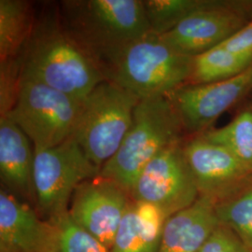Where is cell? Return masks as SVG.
<instances>
[{"instance_id": "obj_1", "label": "cell", "mask_w": 252, "mask_h": 252, "mask_svg": "<svg viewBox=\"0 0 252 252\" xmlns=\"http://www.w3.org/2000/svg\"><path fill=\"white\" fill-rule=\"evenodd\" d=\"M21 80L83 100L107 81L99 66L63 29L59 17L38 21L20 57Z\"/></svg>"}, {"instance_id": "obj_2", "label": "cell", "mask_w": 252, "mask_h": 252, "mask_svg": "<svg viewBox=\"0 0 252 252\" xmlns=\"http://www.w3.org/2000/svg\"><path fill=\"white\" fill-rule=\"evenodd\" d=\"M58 17L101 71L126 46L152 32L140 0H67Z\"/></svg>"}, {"instance_id": "obj_3", "label": "cell", "mask_w": 252, "mask_h": 252, "mask_svg": "<svg viewBox=\"0 0 252 252\" xmlns=\"http://www.w3.org/2000/svg\"><path fill=\"white\" fill-rule=\"evenodd\" d=\"M193 57L181 54L150 32L116 54L102 69L107 81L139 99L166 96L188 84Z\"/></svg>"}, {"instance_id": "obj_4", "label": "cell", "mask_w": 252, "mask_h": 252, "mask_svg": "<svg viewBox=\"0 0 252 252\" xmlns=\"http://www.w3.org/2000/svg\"><path fill=\"white\" fill-rule=\"evenodd\" d=\"M183 133L180 119L166 96L139 100L132 126L117 153L101 167L100 176L130 193L146 165L166 148L180 143Z\"/></svg>"}, {"instance_id": "obj_5", "label": "cell", "mask_w": 252, "mask_h": 252, "mask_svg": "<svg viewBox=\"0 0 252 252\" xmlns=\"http://www.w3.org/2000/svg\"><path fill=\"white\" fill-rule=\"evenodd\" d=\"M139 100L109 81L99 83L82 100L71 137L99 168L117 153Z\"/></svg>"}, {"instance_id": "obj_6", "label": "cell", "mask_w": 252, "mask_h": 252, "mask_svg": "<svg viewBox=\"0 0 252 252\" xmlns=\"http://www.w3.org/2000/svg\"><path fill=\"white\" fill-rule=\"evenodd\" d=\"M100 171L72 137L53 148H34L35 199L46 220L68 212L79 185L98 177Z\"/></svg>"}, {"instance_id": "obj_7", "label": "cell", "mask_w": 252, "mask_h": 252, "mask_svg": "<svg viewBox=\"0 0 252 252\" xmlns=\"http://www.w3.org/2000/svg\"><path fill=\"white\" fill-rule=\"evenodd\" d=\"M81 102L43 83L21 80L15 104L6 115L28 136L34 148L48 149L72 136Z\"/></svg>"}, {"instance_id": "obj_8", "label": "cell", "mask_w": 252, "mask_h": 252, "mask_svg": "<svg viewBox=\"0 0 252 252\" xmlns=\"http://www.w3.org/2000/svg\"><path fill=\"white\" fill-rule=\"evenodd\" d=\"M130 195L157 207L167 218L192 205L200 193L183 144L172 145L157 154L137 177Z\"/></svg>"}, {"instance_id": "obj_9", "label": "cell", "mask_w": 252, "mask_h": 252, "mask_svg": "<svg viewBox=\"0 0 252 252\" xmlns=\"http://www.w3.org/2000/svg\"><path fill=\"white\" fill-rule=\"evenodd\" d=\"M252 20V1L211 0L160 37L180 54L195 57L221 45Z\"/></svg>"}, {"instance_id": "obj_10", "label": "cell", "mask_w": 252, "mask_h": 252, "mask_svg": "<svg viewBox=\"0 0 252 252\" xmlns=\"http://www.w3.org/2000/svg\"><path fill=\"white\" fill-rule=\"evenodd\" d=\"M250 93H252V65L245 72L226 81L186 84L166 97L184 132L195 136L207 131L217 119Z\"/></svg>"}, {"instance_id": "obj_11", "label": "cell", "mask_w": 252, "mask_h": 252, "mask_svg": "<svg viewBox=\"0 0 252 252\" xmlns=\"http://www.w3.org/2000/svg\"><path fill=\"white\" fill-rule=\"evenodd\" d=\"M132 200L130 193L117 183L98 176L79 185L68 213L110 251Z\"/></svg>"}, {"instance_id": "obj_12", "label": "cell", "mask_w": 252, "mask_h": 252, "mask_svg": "<svg viewBox=\"0 0 252 252\" xmlns=\"http://www.w3.org/2000/svg\"><path fill=\"white\" fill-rule=\"evenodd\" d=\"M183 149L200 195L220 203L252 184V170L225 148L196 135Z\"/></svg>"}, {"instance_id": "obj_13", "label": "cell", "mask_w": 252, "mask_h": 252, "mask_svg": "<svg viewBox=\"0 0 252 252\" xmlns=\"http://www.w3.org/2000/svg\"><path fill=\"white\" fill-rule=\"evenodd\" d=\"M53 236L50 221L5 189L0 192V252H49Z\"/></svg>"}, {"instance_id": "obj_14", "label": "cell", "mask_w": 252, "mask_h": 252, "mask_svg": "<svg viewBox=\"0 0 252 252\" xmlns=\"http://www.w3.org/2000/svg\"><path fill=\"white\" fill-rule=\"evenodd\" d=\"M217 204L200 195L192 205L169 217L163 226L159 252H199L220 225Z\"/></svg>"}, {"instance_id": "obj_15", "label": "cell", "mask_w": 252, "mask_h": 252, "mask_svg": "<svg viewBox=\"0 0 252 252\" xmlns=\"http://www.w3.org/2000/svg\"><path fill=\"white\" fill-rule=\"evenodd\" d=\"M30 139L7 115L0 117V173L3 181L20 194L35 198L34 148Z\"/></svg>"}, {"instance_id": "obj_16", "label": "cell", "mask_w": 252, "mask_h": 252, "mask_svg": "<svg viewBox=\"0 0 252 252\" xmlns=\"http://www.w3.org/2000/svg\"><path fill=\"white\" fill-rule=\"evenodd\" d=\"M167 219L157 207L132 200L110 252H159Z\"/></svg>"}, {"instance_id": "obj_17", "label": "cell", "mask_w": 252, "mask_h": 252, "mask_svg": "<svg viewBox=\"0 0 252 252\" xmlns=\"http://www.w3.org/2000/svg\"><path fill=\"white\" fill-rule=\"evenodd\" d=\"M36 26L32 5L23 0H0L1 63L20 59Z\"/></svg>"}, {"instance_id": "obj_18", "label": "cell", "mask_w": 252, "mask_h": 252, "mask_svg": "<svg viewBox=\"0 0 252 252\" xmlns=\"http://www.w3.org/2000/svg\"><path fill=\"white\" fill-rule=\"evenodd\" d=\"M252 65V53L238 54L215 47L193 57L191 75L188 84H205L226 81L245 72Z\"/></svg>"}, {"instance_id": "obj_19", "label": "cell", "mask_w": 252, "mask_h": 252, "mask_svg": "<svg viewBox=\"0 0 252 252\" xmlns=\"http://www.w3.org/2000/svg\"><path fill=\"white\" fill-rule=\"evenodd\" d=\"M198 136L225 148L252 171V108L241 112L227 126L207 130Z\"/></svg>"}, {"instance_id": "obj_20", "label": "cell", "mask_w": 252, "mask_h": 252, "mask_svg": "<svg viewBox=\"0 0 252 252\" xmlns=\"http://www.w3.org/2000/svg\"><path fill=\"white\" fill-rule=\"evenodd\" d=\"M211 0H147L143 1V6L152 32L162 36L183 20L207 8Z\"/></svg>"}, {"instance_id": "obj_21", "label": "cell", "mask_w": 252, "mask_h": 252, "mask_svg": "<svg viewBox=\"0 0 252 252\" xmlns=\"http://www.w3.org/2000/svg\"><path fill=\"white\" fill-rule=\"evenodd\" d=\"M48 221L53 227L49 252H110L97 238L79 225L68 212Z\"/></svg>"}, {"instance_id": "obj_22", "label": "cell", "mask_w": 252, "mask_h": 252, "mask_svg": "<svg viewBox=\"0 0 252 252\" xmlns=\"http://www.w3.org/2000/svg\"><path fill=\"white\" fill-rule=\"evenodd\" d=\"M220 223L231 229L252 250V183L231 198L217 204Z\"/></svg>"}, {"instance_id": "obj_23", "label": "cell", "mask_w": 252, "mask_h": 252, "mask_svg": "<svg viewBox=\"0 0 252 252\" xmlns=\"http://www.w3.org/2000/svg\"><path fill=\"white\" fill-rule=\"evenodd\" d=\"M199 252H252V250L231 229L220 223Z\"/></svg>"}, {"instance_id": "obj_24", "label": "cell", "mask_w": 252, "mask_h": 252, "mask_svg": "<svg viewBox=\"0 0 252 252\" xmlns=\"http://www.w3.org/2000/svg\"><path fill=\"white\" fill-rule=\"evenodd\" d=\"M221 46L234 53H252V20Z\"/></svg>"}, {"instance_id": "obj_25", "label": "cell", "mask_w": 252, "mask_h": 252, "mask_svg": "<svg viewBox=\"0 0 252 252\" xmlns=\"http://www.w3.org/2000/svg\"></svg>"}]
</instances>
